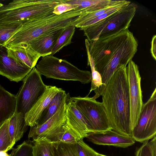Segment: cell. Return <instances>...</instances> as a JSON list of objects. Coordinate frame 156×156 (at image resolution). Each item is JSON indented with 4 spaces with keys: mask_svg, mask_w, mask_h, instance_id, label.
Wrapping results in <instances>:
<instances>
[{
    "mask_svg": "<svg viewBox=\"0 0 156 156\" xmlns=\"http://www.w3.org/2000/svg\"><path fill=\"white\" fill-rule=\"evenodd\" d=\"M137 41L128 29L89 42L90 54L95 69L101 75L102 86L92 97L95 100L102 96L115 72L127 65L137 51Z\"/></svg>",
    "mask_w": 156,
    "mask_h": 156,
    "instance_id": "1",
    "label": "cell"
},
{
    "mask_svg": "<svg viewBox=\"0 0 156 156\" xmlns=\"http://www.w3.org/2000/svg\"><path fill=\"white\" fill-rule=\"evenodd\" d=\"M126 67L114 73L102 95L104 107L112 129L131 136L130 106Z\"/></svg>",
    "mask_w": 156,
    "mask_h": 156,
    "instance_id": "2",
    "label": "cell"
},
{
    "mask_svg": "<svg viewBox=\"0 0 156 156\" xmlns=\"http://www.w3.org/2000/svg\"><path fill=\"white\" fill-rule=\"evenodd\" d=\"M88 8L76 9L59 15L48 16L22 25L16 33L6 43L8 48L28 45L31 40L49 32L75 26L77 21L89 12Z\"/></svg>",
    "mask_w": 156,
    "mask_h": 156,
    "instance_id": "3",
    "label": "cell"
},
{
    "mask_svg": "<svg viewBox=\"0 0 156 156\" xmlns=\"http://www.w3.org/2000/svg\"><path fill=\"white\" fill-rule=\"evenodd\" d=\"M63 0H13L0 7V25L23 24L53 14Z\"/></svg>",
    "mask_w": 156,
    "mask_h": 156,
    "instance_id": "4",
    "label": "cell"
},
{
    "mask_svg": "<svg viewBox=\"0 0 156 156\" xmlns=\"http://www.w3.org/2000/svg\"><path fill=\"white\" fill-rule=\"evenodd\" d=\"M136 5L131 2L99 22L79 28L89 42L128 29L136 11Z\"/></svg>",
    "mask_w": 156,
    "mask_h": 156,
    "instance_id": "5",
    "label": "cell"
},
{
    "mask_svg": "<svg viewBox=\"0 0 156 156\" xmlns=\"http://www.w3.org/2000/svg\"><path fill=\"white\" fill-rule=\"evenodd\" d=\"M46 78L78 81L85 84L91 81V72L81 70L65 59L53 56L42 57L36 67Z\"/></svg>",
    "mask_w": 156,
    "mask_h": 156,
    "instance_id": "6",
    "label": "cell"
},
{
    "mask_svg": "<svg viewBox=\"0 0 156 156\" xmlns=\"http://www.w3.org/2000/svg\"><path fill=\"white\" fill-rule=\"evenodd\" d=\"M71 98L86 120L90 132L112 129L102 102L87 95Z\"/></svg>",
    "mask_w": 156,
    "mask_h": 156,
    "instance_id": "7",
    "label": "cell"
},
{
    "mask_svg": "<svg viewBox=\"0 0 156 156\" xmlns=\"http://www.w3.org/2000/svg\"><path fill=\"white\" fill-rule=\"evenodd\" d=\"M22 85L16 95L15 112L24 115L44 93L47 86L41 75L34 67L23 80Z\"/></svg>",
    "mask_w": 156,
    "mask_h": 156,
    "instance_id": "8",
    "label": "cell"
},
{
    "mask_svg": "<svg viewBox=\"0 0 156 156\" xmlns=\"http://www.w3.org/2000/svg\"><path fill=\"white\" fill-rule=\"evenodd\" d=\"M156 134V88L150 98L143 104L131 136L141 143L152 139Z\"/></svg>",
    "mask_w": 156,
    "mask_h": 156,
    "instance_id": "9",
    "label": "cell"
},
{
    "mask_svg": "<svg viewBox=\"0 0 156 156\" xmlns=\"http://www.w3.org/2000/svg\"><path fill=\"white\" fill-rule=\"evenodd\" d=\"M130 106L132 130L136 124L143 104L140 75L137 65L132 60L126 67Z\"/></svg>",
    "mask_w": 156,
    "mask_h": 156,
    "instance_id": "10",
    "label": "cell"
},
{
    "mask_svg": "<svg viewBox=\"0 0 156 156\" xmlns=\"http://www.w3.org/2000/svg\"><path fill=\"white\" fill-rule=\"evenodd\" d=\"M66 100L55 113L46 122L39 126L30 127L28 137L32 138L34 141L51 142L54 137L66 123Z\"/></svg>",
    "mask_w": 156,
    "mask_h": 156,
    "instance_id": "11",
    "label": "cell"
},
{
    "mask_svg": "<svg viewBox=\"0 0 156 156\" xmlns=\"http://www.w3.org/2000/svg\"><path fill=\"white\" fill-rule=\"evenodd\" d=\"M32 69L9 57L5 47H0V75L11 81L18 82L23 81Z\"/></svg>",
    "mask_w": 156,
    "mask_h": 156,
    "instance_id": "12",
    "label": "cell"
},
{
    "mask_svg": "<svg viewBox=\"0 0 156 156\" xmlns=\"http://www.w3.org/2000/svg\"><path fill=\"white\" fill-rule=\"evenodd\" d=\"M85 138L89 141L96 144L124 148L134 144L135 141L131 136L122 134L112 129L90 132Z\"/></svg>",
    "mask_w": 156,
    "mask_h": 156,
    "instance_id": "13",
    "label": "cell"
},
{
    "mask_svg": "<svg viewBox=\"0 0 156 156\" xmlns=\"http://www.w3.org/2000/svg\"><path fill=\"white\" fill-rule=\"evenodd\" d=\"M66 123L82 139L90 132L86 120L72 101L69 93L66 100Z\"/></svg>",
    "mask_w": 156,
    "mask_h": 156,
    "instance_id": "14",
    "label": "cell"
},
{
    "mask_svg": "<svg viewBox=\"0 0 156 156\" xmlns=\"http://www.w3.org/2000/svg\"><path fill=\"white\" fill-rule=\"evenodd\" d=\"M62 90L55 86L47 85L43 94L25 115V122L28 126L32 127L36 124L43 111L56 94Z\"/></svg>",
    "mask_w": 156,
    "mask_h": 156,
    "instance_id": "15",
    "label": "cell"
},
{
    "mask_svg": "<svg viewBox=\"0 0 156 156\" xmlns=\"http://www.w3.org/2000/svg\"><path fill=\"white\" fill-rule=\"evenodd\" d=\"M65 29H58L39 36L30 41L28 44L41 56L49 55L58 38Z\"/></svg>",
    "mask_w": 156,
    "mask_h": 156,
    "instance_id": "16",
    "label": "cell"
},
{
    "mask_svg": "<svg viewBox=\"0 0 156 156\" xmlns=\"http://www.w3.org/2000/svg\"><path fill=\"white\" fill-rule=\"evenodd\" d=\"M5 47L9 57L16 62L24 64L32 69L35 67L41 57L29 45L10 48Z\"/></svg>",
    "mask_w": 156,
    "mask_h": 156,
    "instance_id": "17",
    "label": "cell"
},
{
    "mask_svg": "<svg viewBox=\"0 0 156 156\" xmlns=\"http://www.w3.org/2000/svg\"><path fill=\"white\" fill-rule=\"evenodd\" d=\"M16 103V95L6 90L0 84V127L14 115Z\"/></svg>",
    "mask_w": 156,
    "mask_h": 156,
    "instance_id": "18",
    "label": "cell"
},
{
    "mask_svg": "<svg viewBox=\"0 0 156 156\" xmlns=\"http://www.w3.org/2000/svg\"><path fill=\"white\" fill-rule=\"evenodd\" d=\"M25 115L21 113L15 112L9 119V133L12 147L23 137L28 128Z\"/></svg>",
    "mask_w": 156,
    "mask_h": 156,
    "instance_id": "19",
    "label": "cell"
},
{
    "mask_svg": "<svg viewBox=\"0 0 156 156\" xmlns=\"http://www.w3.org/2000/svg\"><path fill=\"white\" fill-rule=\"evenodd\" d=\"M67 95L63 90L57 94L43 111L35 125H40L52 117L66 101Z\"/></svg>",
    "mask_w": 156,
    "mask_h": 156,
    "instance_id": "20",
    "label": "cell"
},
{
    "mask_svg": "<svg viewBox=\"0 0 156 156\" xmlns=\"http://www.w3.org/2000/svg\"><path fill=\"white\" fill-rule=\"evenodd\" d=\"M82 138L66 124L52 139L51 142H61L70 144H76Z\"/></svg>",
    "mask_w": 156,
    "mask_h": 156,
    "instance_id": "21",
    "label": "cell"
},
{
    "mask_svg": "<svg viewBox=\"0 0 156 156\" xmlns=\"http://www.w3.org/2000/svg\"><path fill=\"white\" fill-rule=\"evenodd\" d=\"M118 1L113 0H64L65 3L74 5L76 9L110 5L116 3Z\"/></svg>",
    "mask_w": 156,
    "mask_h": 156,
    "instance_id": "22",
    "label": "cell"
},
{
    "mask_svg": "<svg viewBox=\"0 0 156 156\" xmlns=\"http://www.w3.org/2000/svg\"><path fill=\"white\" fill-rule=\"evenodd\" d=\"M75 26H71L65 28V30L58 38L50 55L53 56L64 47L72 43L71 40L75 30Z\"/></svg>",
    "mask_w": 156,
    "mask_h": 156,
    "instance_id": "23",
    "label": "cell"
},
{
    "mask_svg": "<svg viewBox=\"0 0 156 156\" xmlns=\"http://www.w3.org/2000/svg\"><path fill=\"white\" fill-rule=\"evenodd\" d=\"M89 43L87 39H86L85 40V44L87 55V63L88 65L90 66L91 71V87L90 92L87 95L88 96L92 91L94 90L95 92L102 84L101 76L99 72L95 69L94 61L89 52Z\"/></svg>",
    "mask_w": 156,
    "mask_h": 156,
    "instance_id": "24",
    "label": "cell"
},
{
    "mask_svg": "<svg viewBox=\"0 0 156 156\" xmlns=\"http://www.w3.org/2000/svg\"><path fill=\"white\" fill-rule=\"evenodd\" d=\"M53 143L54 156H79L76 144H70L61 142Z\"/></svg>",
    "mask_w": 156,
    "mask_h": 156,
    "instance_id": "25",
    "label": "cell"
},
{
    "mask_svg": "<svg viewBox=\"0 0 156 156\" xmlns=\"http://www.w3.org/2000/svg\"><path fill=\"white\" fill-rule=\"evenodd\" d=\"M33 141L34 156H54L53 143L44 141Z\"/></svg>",
    "mask_w": 156,
    "mask_h": 156,
    "instance_id": "26",
    "label": "cell"
},
{
    "mask_svg": "<svg viewBox=\"0 0 156 156\" xmlns=\"http://www.w3.org/2000/svg\"><path fill=\"white\" fill-rule=\"evenodd\" d=\"M9 119L0 127V151L7 152L13 147L9 133Z\"/></svg>",
    "mask_w": 156,
    "mask_h": 156,
    "instance_id": "27",
    "label": "cell"
},
{
    "mask_svg": "<svg viewBox=\"0 0 156 156\" xmlns=\"http://www.w3.org/2000/svg\"><path fill=\"white\" fill-rule=\"evenodd\" d=\"M22 25H0V47L5 46L7 41L19 30Z\"/></svg>",
    "mask_w": 156,
    "mask_h": 156,
    "instance_id": "28",
    "label": "cell"
},
{
    "mask_svg": "<svg viewBox=\"0 0 156 156\" xmlns=\"http://www.w3.org/2000/svg\"><path fill=\"white\" fill-rule=\"evenodd\" d=\"M123 0H119L116 3L104 8L92 12L87 13L84 16L79 19L75 26L76 27L79 28L80 27L86 22L90 21L104 13L109 11L121 3Z\"/></svg>",
    "mask_w": 156,
    "mask_h": 156,
    "instance_id": "29",
    "label": "cell"
},
{
    "mask_svg": "<svg viewBox=\"0 0 156 156\" xmlns=\"http://www.w3.org/2000/svg\"><path fill=\"white\" fill-rule=\"evenodd\" d=\"M135 156H156V137L143 143L136 150Z\"/></svg>",
    "mask_w": 156,
    "mask_h": 156,
    "instance_id": "30",
    "label": "cell"
},
{
    "mask_svg": "<svg viewBox=\"0 0 156 156\" xmlns=\"http://www.w3.org/2000/svg\"><path fill=\"white\" fill-rule=\"evenodd\" d=\"M11 156H34L33 145L30 141H24L13 149Z\"/></svg>",
    "mask_w": 156,
    "mask_h": 156,
    "instance_id": "31",
    "label": "cell"
},
{
    "mask_svg": "<svg viewBox=\"0 0 156 156\" xmlns=\"http://www.w3.org/2000/svg\"><path fill=\"white\" fill-rule=\"evenodd\" d=\"M81 139L76 144L79 156H97L98 153L84 142Z\"/></svg>",
    "mask_w": 156,
    "mask_h": 156,
    "instance_id": "32",
    "label": "cell"
},
{
    "mask_svg": "<svg viewBox=\"0 0 156 156\" xmlns=\"http://www.w3.org/2000/svg\"><path fill=\"white\" fill-rule=\"evenodd\" d=\"M76 9L73 5L63 2L57 5L54 8L53 13L57 15Z\"/></svg>",
    "mask_w": 156,
    "mask_h": 156,
    "instance_id": "33",
    "label": "cell"
},
{
    "mask_svg": "<svg viewBox=\"0 0 156 156\" xmlns=\"http://www.w3.org/2000/svg\"><path fill=\"white\" fill-rule=\"evenodd\" d=\"M156 36L154 35L153 37L151 42V52L153 58L156 60Z\"/></svg>",
    "mask_w": 156,
    "mask_h": 156,
    "instance_id": "34",
    "label": "cell"
},
{
    "mask_svg": "<svg viewBox=\"0 0 156 156\" xmlns=\"http://www.w3.org/2000/svg\"><path fill=\"white\" fill-rule=\"evenodd\" d=\"M11 154H9L7 152L5 151H0V156H11Z\"/></svg>",
    "mask_w": 156,
    "mask_h": 156,
    "instance_id": "35",
    "label": "cell"
},
{
    "mask_svg": "<svg viewBox=\"0 0 156 156\" xmlns=\"http://www.w3.org/2000/svg\"><path fill=\"white\" fill-rule=\"evenodd\" d=\"M97 156H107L98 153L97 155Z\"/></svg>",
    "mask_w": 156,
    "mask_h": 156,
    "instance_id": "36",
    "label": "cell"
},
{
    "mask_svg": "<svg viewBox=\"0 0 156 156\" xmlns=\"http://www.w3.org/2000/svg\"><path fill=\"white\" fill-rule=\"evenodd\" d=\"M3 5V4H2L0 3V7L2 6Z\"/></svg>",
    "mask_w": 156,
    "mask_h": 156,
    "instance_id": "37",
    "label": "cell"
},
{
    "mask_svg": "<svg viewBox=\"0 0 156 156\" xmlns=\"http://www.w3.org/2000/svg\"></svg>",
    "mask_w": 156,
    "mask_h": 156,
    "instance_id": "38",
    "label": "cell"
}]
</instances>
